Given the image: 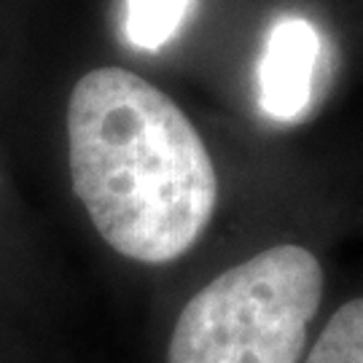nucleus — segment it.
<instances>
[{"mask_svg": "<svg viewBox=\"0 0 363 363\" xmlns=\"http://www.w3.org/2000/svg\"><path fill=\"white\" fill-rule=\"evenodd\" d=\"M70 181L118 256L172 264L208 232L218 175L191 118L124 67L89 70L67 100Z\"/></svg>", "mask_w": 363, "mask_h": 363, "instance_id": "f257e3e1", "label": "nucleus"}, {"mask_svg": "<svg viewBox=\"0 0 363 363\" xmlns=\"http://www.w3.org/2000/svg\"><path fill=\"white\" fill-rule=\"evenodd\" d=\"M323 294V264L310 247H264L183 304L167 363H301Z\"/></svg>", "mask_w": 363, "mask_h": 363, "instance_id": "f03ea898", "label": "nucleus"}, {"mask_svg": "<svg viewBox=\"0 0 363 363\" xmlns=\"http://www.w3.org/2000/svg\"><path fill=\"white\" fill-rule=\"evenodd\" d=\"M191 3L194 0H127L124 35L132 46L156 52L178 33Z\"/></svg>", "mask_w": 363, "mask_h": 363, "instance_id": "39448f33", "label": "nucleus"}, {"mask_svg": "<svg viewBox=\"0 0 363 363\" xmlns=\"http://www.w3.org/2000/svg\"><path fill=\"white\" fill-rule=\"evenodd\" d=\"M323 38L304 16L277 19L259 57V105L274 121H298L315 97Z\"/></svg>", "mask_w": 363, "mask_h": 363, "instance_id": "7ed1b4c3", "label": "nucleus"}, {"mask_svg": "<svg viewBox=\"0 0 363 363\" xmlns=\"http://www.w3.org/2000/svg\"><path fill=\"white\" fill-rule=\"evenodd\" d=\"M301 363H363V296L328 315Z\"/></svg>", "mask_w": 363, "mask_h": 363, "instance_id": "20e7f679", "label": "nucleus"}]
</instances>
